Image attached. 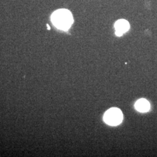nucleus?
Masks as SVG:
<instances>
[{
  "label": "nucleus",
  "mask_w": 157,
  "mask_h": 157,
  "mask_svg": "<svg viewBox=\"0 0 157 157\" xmlns=\"http://www.w3.org/2000/svg\"><path fill=\"white\" fill-rule=\"evenodd\" d=\"M51 21L57 28L67 30L71 27L73 22L71 12L67 10H59L54 12L51 16Z\"/></svg>",
  "instance_id": "f257e3e1"
},
{
  "label": "nucleus",
  "mask_w": 157,
  "mask_h": 157,
  "mask_svg": "<svg viewBox=\"0 0 157 157\" xmlns=\"http://www.w3.org/2000/svg\"><path fill=\"white\" fill-rule=\"evenodd\" d=\"M123 120L122 111L117 108H112L105 113L104 121L106 124L111 126H117Z\"/></svg>",
  "instance_id": "f03ea898"
},
{
  "label": "nucleus",
  "mask_w": 157,
  "mask_h": 157,
  "mask_svg": "<svg viewBox=\"0 0 157 157\" xmlns=\"http://www.w3.org/2000/svg\"><path fill=\"white\" fill-rule=\"evenodd\" d=\"M115 28L116 30L115 33L118 36H121L124 33L129 30L130 26L128 21L124 19L119 20L115 23Z\"/></svg>",
  "instance_id": "7ed1b4c3"
},
{
  "label": "nucleus",
  "mask_w": 157,
  "mask_h": 157,
  "mask_svg": "<svg viewBox=\"0 0 157 157\" xmlns=\"http://www.w3.org/2000/svg\"><path fill=\"white\" fill-rule=\"evenodd\" d=\"M135 108L139 112H146L150 110V104L145 99H140L136 102Z\"/></svg>",
  "instance_id": "20e7f679"
}]
</instances>
